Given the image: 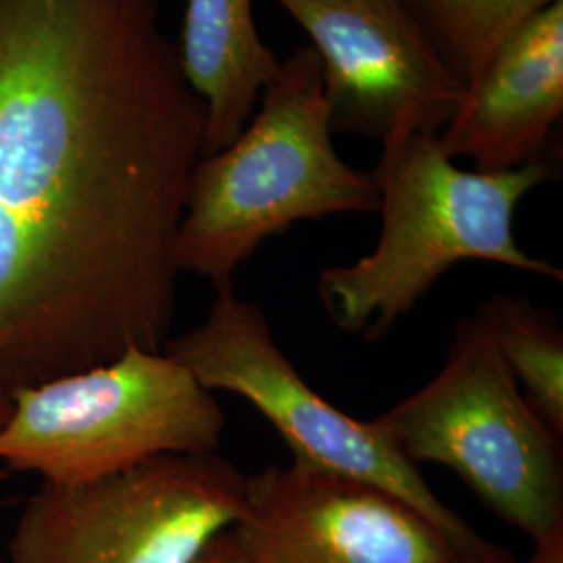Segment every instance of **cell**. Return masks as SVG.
Segmentation results:
<instances>
[{
  "mask_svg": "<svg viewBox=\"0 0 563 563\" xmlns=\"http://www.w3.org/2000/svg\"><path fill=\"white\" fill-rule=\"evenodd\" d=\"M195 563H246L234 528L220 534L202 551L201 558Z\"/></svg>",
  "mask_w": 563,
  "mask_h": 563,
  "instance_id": "5bb4252c",
  "label": "cell"
},
{
  "mask_svg": "<svg viewBox=\"0 0 563 563\" xmlns=\"http://www.w3.org/2000/svg\"><path fill=\"white\" fill-rule=\"evenodd\" d=\"M0 463L42 483H92L162 455L218 453L225 428L211 390L165 351L132 349L11 390Z\"/></svg>",
  "mask_w": 563,
  "mask_h": 563,
  "instance_id": "277c9868",
  "label": "cell"
},
{
  "mask_svg": "<svg viewBox=\"0 0 563 563\" xmlns=\"http://www.w3.org/2000/svg\"><path fill=\"white\" fill-rule=\"evenodd\" d=\"M178 53L205 104L202 157L213 155L241 136L280 60L257 34L253 0H186Z\"/></svg>",
  "mask_w": 563,
  "mask_h": 563,
  "instance_id": "8fae6325",
  "label": "cell"
},
{
  "mask_svg": "<svg viewBox=\"0 0 563 563\" xmlns=\"http://www.w3.org/2000/svg\"><path fill=\"white\" fill-rule=\"evenodd\" d=\"M449 71L470 92L497 46L558 0H402ZM467 97V95H465Z\"/></svg>",
  "mask_w": 563,
  "mask_h": 563,
  "instance_id": "4fadbf2b",
  "label": "cell"
},
{
  "mask_svg": "<svg viewBox=\"0 0 563 563\" xmlns=\"http://www.w3.org/2000/svg\"><path fill=\"white\" fill-rule=\"evenodd\" d=\"M560 155L507 172H465L437 134L411 132L383 142L372 172L380 190L376 249L349 265L325 267L318 292L336 328L383 339L455 263L478 260L563 280V272L523 251L514 216L537 186L560 178Z\"/></svg>",
  "mask_w": 563,
  "mask_h": 563,
  "instance_id": "7a4b0ae2",
  "label": "cell"
},
{
  "mask_svg": "<svg viewBox=\"0 0 563 563\" xmlns=\"http://www.w3.org/2000/svg\"><path fill=\"white\" fill-rule=\"evenodd\" d=\"M246 563H474L399 497L299 463L246 476Z\"/></svg>",
  "mask_w": 563,
  "mask_h": 563,
  "instance_id": "9c48e42d",
  "label": "cell"
},
{
  "mask_svg": "<svg viewBox=\"0 0 563 563\" xmlns=\"http://www.w3.org/2000/svg\"><path fill=\"white\" fill-rule=\"evenodd\" d=\"M374 422L407 462L449 467L532 543L563 530V439L523 399L481 311L457 323L441 372Z\"/></svg>",
  "mask_w": 563,
  "mask_h": 563,
  "instance_id": "5b68a950",
  "label": "cell"
},
{
  "mask_svg": "<svg viewBox=\"0 0 563 563\" xmlns=\"http://www.w3.org/2000/svg\"><path fill=\"white\" fill-rule=\"evenodd\" d=\"M372 172L342 162L332 144L320 55L299 46L263 90L241 136L195 165L184 202L176 265L216 290L263 242L295 223L341 213H378Z\"/></svg>",
  "mask_w": 563,
  "mask_h": 563,
  "instance_id": "3957f363",
  "label": "cell"
},
{
  "mask_svg": "<svg viewBox=\"0 0 563 563\" xmlns=\"http://www.w3.org/2000/svg\"><path fill=\"white\" fill-rule=\"evenodd\" d=\"M2 478H4V472H2V470H0V481H2Z\"/></svg>",
  "mask_w": 563,
  "mask_h": 563,
  "instance_id": "e0dca14e",
  "label": "cell"
},
{
  "mask_svg": "<svg viewBox=\"0 0 563 563\" xmlns=\"http://www.w3.org/2000/svg\"><path fill=\"white\" fill-rule=\"evenodd\" d=\"M523 399L563 439V332L523 297L499 295L478 309Z\"/></svg>",
  "mask_w": 563,
  "mask_h": 563,
  "instance_id": "7c38bea8",
  "label": "cell"
},
{
  "mask_svg": "<svg viewBox=\"0 0 563 563\" xmlns=\"http://www.w3.org/2000/svg\"><path fill=\"white\" fill-rule=\"evenodd\" d=\"M320 55L332 132L388 141L439 134L465 88L402 0H274Z\"/></svg>",
  "mask_w": 563,
  "mask_h": 563,
  "instance_id": "ba28073f",
  "label": "cell"
},
{
  "mask_svg": "<svg viewBox=\"0 0 563 563\" xmlns=\"http://www.w3.org/2000/svg\"><path fill=\"white\" fill-rule=\"evenodd\" d=\"M563 113V0L522 21L486 63L460 111L437 134L451 159L507 172L555 151Z\"/></svg>",
  "mask_w": 563,
  "mask_h": 563,
  "instance_id": "30bf717a",
  "label": "cell"
},
{
  "mask_svg": "<svg viewBox=\"0 0 563 563\" xmlns=\"http://www.w3.org/2000/svg\"><path fill=\"white\" fill-rule=\"evenodd\" d=\"M526 563H563V530L534 543V551Z\"/></svg>",
  "mask_w": 563,
  "mask_h": 563,
  "instance_id": "9a60e30c",
  "label": "cell"
},
{
  "mask_svg": "<svg viewBox=\"0 0 563 563\" xmlns=\"http://www.w3.org/2000/svg\"><path fill=\"white\" fill-rule=\"evenodd\" d=\"M13 409V401H11V390H7L2 383H0V426L9 420Z\"/></svg>",
  "mask_w": 563,
  "mask_h": 563,
  "instance_id": "2e32d148",
  "label": "cell"
},
{
  "mask_svg": "<svg viewBox=\"0 0 563 563\" xmlns=\"http://www.w3.org/2000/svg\"><path fill=\"white\" fill-rule=\"evenodd\" d=\"M205 104L163 0H0V383L163 351Z\"/></svg>",
  "mask_w": 563,
  "mask_h": 563,
  "instance_id": "6da1fadb",
  "label": "cell"
},
{
  "mask_svg": "<svg viewBox=\"0 0 563 563\" xmlns=\"http://www.w3.org/2000/svg\"><path fill=\"white\" fill-rule=\"evenodd\" d=\"M163 351L207 390L232 393L257 409L292 453V462L344 481L369 484L420 511L474 563H516L432 493L380 426L346 416L302 380L255 301L234 286L216 290L205 320Z\"/></svg>",
  "mask_w": 563,
  "mask_h": 563,
  "instance_id": "8992f818",
  "label": "cell"
},
{
  "mask_svg": "<svg viewBox=\"0 0 563 563\" xmlns=\"http://www.w3.org/2000/svg\"><path fill=\"white\" fill-rule=\"evenodd\" d=\"M246 476L218 453L162 455L92 483H42L9 563H195L241 522Z\"/></svg>",
  "mask_w": 563,
  "mask_h": 563,
  "instance_id": "52a82bcc",
  "label": "cell"
}]
</instances>
